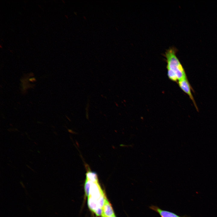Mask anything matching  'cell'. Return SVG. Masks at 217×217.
Segmentation results:
<instances>
[{
	"instance_id": "obj_9",
	"label": "cell",
	"mask_w": 217,
	"mask_h": 217,
	"mask_svg": "<svg viewBox=\"0 0 217 217\" xmlns=\"http://www.w3.org/2000/svg\"><path fill=\"white\" fill-rule=\"evenodd\" d=\"M94 212L97 216H102V208H98Z\"/></svg>"
},
{
	"instance_id": "obj_7",
	"label": "cell",
	"mask_w": 217,
	"mask_h": 217,
	"mask_svg": "<svg viewBox=\"0 0 217 217\" xmlns=\"http://www.w3.org/2000/svg\"><path fill=\"white\" fill-rule=\"evenodd\" d=\"M86 178L93 182L98 181L96 173L89 169L87 170L86 174Z\"/></svg>"
},
{
	"instance_id": "obj_1",
	"label": "cell",
	"mask_w": 217,
	"mask_h": 217,
	"mask_svg": "<svg viewBox=\"0 0 217 217\" xmlns=\"http://www.w3.org/2000/svg\"><path fill=\"white\" fill-rule=\"evenodd\" d=\"M165 56L167 63V68L175 74L178 81L186 77L184 70L175 55V50L171 48L167 50Z\"/></svg>"
},
{
	"instance_id": "obj_2",
	"label": "cell",
	"mask_w": 217,
	"mask_h": 217,
	"mask_svg": "<svg viewBox=\"0 0 217 217\" xmlns=\"http://www.w3.org/2000/svg\"><path fill=\"white\" fill-rule=\"evenodd\" d=\"M90 181L91 183L89 197H91L94 199L98 200L104 193L99 185L98 181L93 182Z\"/></svg>"
},
{
	"instance_id": "obj_3",
	"label": "cell",
	"mask_w": 217,
	"mask_h": 217,
	"mask_svg": "<svg viewBox=\"0 0 217 217\" xmlns=\"http://www.w3.org/2000/svg\"><path fill=\"white\" fill-rule=\"evenodd\" d=\"M178 83L180 88L189 96L190 98L193 101L196 109L198 110L195 102L191 92L190 85L187 77L179 80Z\"/></svg>"
},
{
	"instance_id": "obj_6",
	"label": "cell",
	"mask_w": 217,
	"mask_h": 217,
	"mask_svg": "<svg viewBox=\"0 0 217 217\" xmlns=\"http://www.w3.org/2000/svg\"><path fill=\"white\" fill-rule=\"evenodd\" d=\"M88 204L90 209L93 212L97 208L99 207L98 200L95 199L90 196L88 197Z\"/></svg>"
},
{
	"instance_id": "obj_10",
	"label": "cell",
	"mask_w": 217,
	"mask_h": 217,
	"mask_svg": "<svg viewBox=\"0 0 217 217\" xmlns=\"http://www.w3.org/2000/svg\"><path fill=\"white\" fill-rule=\"evenodd\" d=\"M116 217V216H112V217Z\"/></svg>"
},
{
	"instance_id": "obj_8",
	"label": "cell",
	"mask_w": 217,
	"mask_h": 217,
	"mask_svg": "<svg viewBox=\"0 0 217 217\" xmlns=\"http://www.w3.org/2000/svg\"><path fill=\"white\" fill-rule=\"evenodd\" d=\"M91 181L86 178L84 184V190L86 196L89 197L90 195Z\"/></svg>"
},
{
	"instance_id": "obj_5",
	"label": "cell",
	"mask_w": 217,
	"mask_h": 217,
	"mask_svg": "<svg viewBox=\"0 0 217 217\" xmlns=\"http://www.w3.org/2000/svg\"><path fill=\"white\" fill-rule=\"evenodd\" d=\"M150 208L158 212L161 217H180L174 213L162 210L155 206H152Z\"/></svg>"
},
{
	"instance_id": "obj_4",
	"label": "cell",
	"mask_w": 217,
	"mask_h": 217,
	"mask_svg": "<svg viewBox=\"0 0 217 217\" xmlns=\"http://www.w3.org/2000/svg\"><path fill=\"white\" fill-rule=\"evenodd\" d=\"M102 217H110L115 216L110 204L105 198L104 204L102 207Z\"/></svg>"
}]
</instances>
